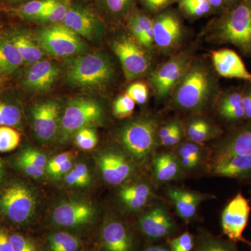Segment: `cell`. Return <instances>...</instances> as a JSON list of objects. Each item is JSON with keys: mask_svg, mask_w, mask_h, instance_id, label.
I'll return each instance as SVG.
<instances>
[{"mask_svg": "<svg viewBox=\"0 0 251 251\" xmlns=\"http://www.w3.org/2000/svg\"><path fill=\"white\" fill-rule=\"evenodd\" d=\"M196 251H239L235 243L214 237H204Z\"/></svg>", "mask_w": 251, "mask_h": 251, "instance_id": "obj_40", "label": "cell"}, {"mask_svg": "<svg viewBox=\"0 0 251 251\" xmlns=\"http://www.w3.org/2000/svg\"><path fill=\"white\" fill-rule=\"evenodd\" d=\"M21 140V133L11 126H0V152L6 153L16 150Z\"/></svg>", "mask_w": 251, "mask_h": 251, "instance_id": "obj_39", "label": "cell"}, {"mask_svg": "<svg viewBox=\"0 0 251 251\" xmlns=\"http://www.w3.org/2000/svg\"><path fill=\"white\" fill-rule=\"evenodd\" d=\"M0 251H14L9 236L3 229H0Z\"/></svg>", "mask_w": 251, "mask_h": 251, "instance_id": "obj_52", "label": "cell"}, {"mask_svg": "<svg viewBox=\"0 0 251 251\" xmlns=\"http://www.w3.org/2000/svg\"><path fill=\"white\" fill-rule=\"evenodd\" d=\"M74 162H75V161H74V158H72L71 159L64 162V163H62L61 166H59L58 168H56L52 173L49 175V176H50L52 179L55 180V181L64 179V176L71 171L73 167L75 165Z\"/></svg>", "mask_w": 251, "mask_h": 251, "instance_id": "obj_49", "label": "cell"}, {"mask_svg": "<svg viewBox=\"0 0 251 251\" xmlns=\"http://www.w3.org/2000/svg\"><path fill=\"white\" fill-rule=\"evenodd\" d=\"M0 25H1V21H0Z\"/></svg>", "mask_w": 251, "mask_h": 251, "instance_id": "obj_61", "label": "cell"}, {"mask_svg": "<svg viewBox=\"0 0 251 251\" xmlns=\"http://www.w3.org/2000/svg\"><path fill=\"white\" fill-rule=\"evenodd\" d=\"M143 251H169L166 247L162 246H154V247H148Z\"/></svg>", "mask_w": 251, "mask_h": 251, "instance_id": "obj_56", "label": "cell"}, {"mask_svg": "<svg viewBox=\"0 0 251 251\" xmlns=\"http://www.w3.org/2000/svg\"><path fill=\"white\" fill-rule=\"evenodd\" d=\"M166 195L174 205L176 214L186 222L194 219L201 203L214 198L213 195L177 187L168 188Z\"/></svg>", "mask_w": 251, "mask_h": 251, "instance_id": "obj_19", "label": "cell"}, {"mask_svg": "<svg viewBox=\"0 0 251 251\" xmlns=\"http://www.w3.org/2000/svg\"><path fill=\"white\" fill-rule=\"evenodd\" d=\"M9 237L14 251H37L34 243L22 234H13Z\"/></svg>", "mask_w": 251, "mask_h": 251, "instance_id": "obj_44", "label": "cell"}, {"mask_svg": "<svg viewBox=\"0 0 251 251\" xmlns=\"http://www.w3.org/2000/svg\"><path fill=\"white\" fill-rule=\"evenodd\" d=\"M230 156H251V123L229 135L218 148L215 158Z\"/></svg>", "mask_w": 251, "mask_h": 251, "instance_id": "obj_25", "label": "cell"}, {"mask_svg": "<svg viewBox=\"0 0 251 251\" xmlns=\"http://www.w3.org/2000/svg\"><path fill=\"white\" fill-rule=\"evenodd\" d=\"M6 175V171H5V167L3 161L0 159V184L2 183Z\"/></svg>", "mask_w": 251, "mask_h": 251, "instance_id": "obj_55", "label": "cell"}, {"mask_svg": "<svg viewBox=\"0 0 251 251\" xmlns=\"http://www.w3.org/2000/svg\"><path fill=\"white\" fill-rule=\"evenodd\" d=\"M62 24L92 42L100 41L106 30L105 21L94 10L72 1Z\"/></svg>", "mask_w": 251, "mask_h": 251, "instance_id": "obj_11", "label": "cell"}, {"mask_svg": "<svg viewBox=\"0 0 251 251\" xmlns=\"http://www.w3.org/2000/svg\"><path fill=\"white\" fill-rule=\"evenodd\" d=\"M34 36L46 53L54 57L81 55L87 51V46L82 37L62 23L39 28Z\"/></svg>", "mask_w": 251, "mask_h": 251, "instance_id": "obj_7", "label": "cell"}, {"mask_svg": "<svg viewBox=\"0 0 251 251\" xmlns=\"http://www.w3.org/2000/svg\"><path fill=\"white\" fill-rule=\"evenodd\" d=\"M126 94L134 100L135 103L143 105L148 99V85L142 82H134L127 88Z\"/></svg>", "mask_w": 251, "mask_h": 251, "instance_id": "obj_42", "label": "cell"}, {"mask_svg": "<svg viewBox=\"0 0 251 251\" xmlns=\"http://www.w3.org/2000/svg\"><path fill=\"white\" fill-rule=\"evenodd\" d=\"M217 112L223 120L232 125H240L246 121L242 89H229L219 94L217 99Z\"/></svg>", "mask_w": 251, "mask_h": 251, "instance_id": "obj_24", "label": "cell"}, {"mask_svg": "<svg viewBox=\"0 0 251 251\" xmlns=\"http://www.w3.org/2000/svg\"><path fill=\"white\" fill-rule=\"evenodd\" d=\"M97 143H98V136H97V132L93 128H91L88 134L77 145V147L81 150L89 151V150H93L97 146Z\"/></svg>", "mask_w": 251, "mask_h": 251, "instance_id": "obj_50", "label": "cell"}, {"mask_svg": "<svg viewBox=\"0 0 251 251\" xmlns=\"http://www.w3.org/2000/svg\"><path fill=\"white\" fill-rule=\"evenodd\" d=\"M74 153H73L72 151H67V152L59 153V154L53 157L52 159L50 160V161L48 162L46 173H47L48 175L50 174L56 168H58V167L61 166L64 162L71 159L72 158H74Z\"/></svg>", "mask_w": 251, "mask_h": 251, "instance_id": "obj_48", "label": "cell"}, {"mask_svg": "<svg viewBox=\"0 0 251 251\" xmlns=\"http://www.w3.org/2000/svg\"><path fill=\"white\" fill-rule=\"evenodd\" d=\"M95 160L102 179L110 186H122L135 174L134 161L120 149H103L96 155Z\"/></svg>", "mask_w": 251, "mask_h": 251, "instance_id": "obj_9", "label": "cell"}, {"mask_svg": "<svg viewBox=\"0 0 251 251\" xmlns=\"http://www.w3.org/2000/svg\"><path fill=\"white\" fill-rule=\"evenodd\" d=\"M177 2L181 12L193 19L204 17L214 11L207 0H177Z\"/></svg>", "mask_w": 251, "mask_h": 251, "instance_id": "obj_37", "label": "cell"}, {"mask_svg": "<svg viewBox=\"0 0 251 251\" xmlns=\"http://www.w3.org/2000/svg\"><path fill=\"white\" fill-rule=\"evenodd\" d=\"M71 1H82V0H71Z\"/></svg>", "mask_w": 251, "mask_h": 251, "instance_id": "obj_59", "label": "cell"}, {"mask_svg": "<svg viewBox=\"0 0 251 251\" xmlns=\"http://www.w3.org/2000/svg\"><path fill=\"white\" fill-rule=\"evenodd\" d=\"M40 204L38 191L25 181L13 180L0 191V216L16 226L33 222Z\"/></svg>", "mask_w": 251, "mask_h": 251, "instance_id": "obj_3", "label": "cell"}, {"mask_svg": "<svg viewBox=\"0 0 251 251\" xmlns=\"http://www.w3.org/2000/svg\"><path fill=\"white\" fill-rule=\"evenodd\" d=\"M49 251H77L80 242L77 237L67 232H54L48 239Z\"/></svg>", "mask_w": 251, "mask_h": 251, "instance_id": "obj_33", "label": "cell"}, {"mask_svg": "<svg viewBox=\"0 0 251 251\" xmlns=\"http://www.w3.org/2000/svg\"><path fill=\"white\" fill-rule=\"evenodd\" d=\"M211 60L220 76L251 82V73L235 51L228 49L213 51Z\"/></svg>", "mask_w": 251, "mask_h": 251, "instance_id": "obj_18", "label": "cell"}, {"mask_svg": "<svg viewBox=\"0 0 251 251\" xmlns=\"http://www.w3.org/2000/svg\"><path fill=\"white\" fill-rule=\"evenodd\" d=\"M177 153L176 156L184 169L193 171L202 163L204 150L201 145L190 141L181 144L178 149Z\"/></svg>", "mask_w": 251, "mask_h": 251, "instance_id": "obj_31", "label": "cell"}, {"mask_svg": "<svg viewBox=\"0 0 251 251\" xmlns=\"http://www.w3.org/2000/svg\"><path fill=\"white\" fill-rule=\"evenodd\" d=\"M59 69L54 63L46 59L31 64L21 80V85L26 90L41 93L49 90L59 77Z\"/></svg>", "mask_w": 251, "mask_h": 251, "instance_id": "obj_16", "label": "cell"}, {"mask_svg": "<svg viewBox=\"0 0 251 251\" xmlns=\"http://www.w3.org/2000/svg\"><path fill=\"white\" fill-rule=\"evenodd\" d=\"M62 115L57 100L49 99L35 104L30 110V120L36 139L43 143L57 140Z\"/></svg>", "mask_w": 251, "mask_h": 251, "instance_id": "obj_13", "label": "cell"}, {"mask_svg": "<svg viewBox=\"0 0 251 251\" xmlns=\"http://www.w3.org/2000/svg\"><path fill=\"white\" fill-rule=\"evenodd\" d=\"M135 102L128 94L121 96L113 104L114 116L118 119H125L131 116L134 112Z\"/></svg>", "mask_w": 251, "mask_h": 251, "instance_id": "obj_41", "label": "cell"}, {"mask_svg": "<svg viewBox=\"0 0 251 251\" xmlns=\"http://www.w3.org/2000/svg\"><path fill=\"white\" fill-rule=\"evenodd\" d=\"M171 251H191L194 247V238L189 232H184L170 242Z\"/></svg>", "mask_w": 251, "mask_h": 251, "instance_id": "obj_43", "label": "cell"}, {"mask_svg": "<svg viewBox=\"0 0 251 251\" xmlns=\"http://www.w3.org/2000/svg\"><path fill=\"white\" fill-rule=\"evenodd\" d=\"M100 240L105 251H132L131 234L122 221L109 219L103 224Z\"/></svg>", "mask_w": 251, "mask_h": 251, "instance_id": "obj_22", "label": "cell"}, {"mask_svg": "<svg viewBox=\"0 0 251 251\" xmlns=\"http://www.w3.org/2000/svg\"><path fill=\"white\" fill-rule=\"evenodd\" d=\"M1 82H2V79H1V77H0V85H1Z\"/></svg>", "mask_w": 251, "mask_h": 251, "instance_id": "obj_58", "label": "cell"}, {"mask_svg": "<svg viewBox=\"0 0 251 251\" xmlns=\"http://www.w3.org/2000/svg\"><path fill=\"white\" fill-rule=\"evenodd\" d=\"M21 105L10 100L0 99V126L15 127L21 125L23 120Z\"/></svg>", "mask_w": 251, "mask_h": 251, "instance_id": "obj_35", "label": "cell"}, {"mask_svg": "<svg viewBox=\"0 0 251 251\" xmlns=\"http://www.w3.org/2000/svg\"><path fill=\"white\" fill-rule=\"evenodd\" d=\"M115 75L110 59L101 53L81 54L67 72L69 85L82 88H100L111 82Z\"/></svg>", "mask_w": 251, "mask_h": 251, "instance_id": "obj_6", "label": "cell"}, {"mask_svg": "<svg viewBox=\"0 0 251 251\" xmlns=\"http://www.w3.org/2000/svg\"><path fill=\"white\" fill-rule=\"evenodd\" d=\"M222 133L223 130L219 127L201 117L190 120L186 128V135L190 141L199 145L218 138Z\"/></svg>", "mask_w": 251, "mask_h": 251, "instance_id": "obj_28", "label": "cell"}, {"mask_svg": "<svg viewBox=\"0 0 251 251\" xmlns=\"http://www.w3.org/2000/svg\"><path fill=\"white\" fill-rule=\"evenodd\" d=\"M211 173L216 176L251 181V156H230L215 158Z\"/></svg>", "mask_w": 251, "mask_h": 251, "instance_id": "obj_23", "label": "cell"}, {"mask_svg": "<svg viewBox=\"0 0 251 251\" xmlns=\"http://www.w3.org/2000/svg\"><path fill=\"white\" fill-rule=\"evenodd\" d=\"M158 130L159 122L155 117H137L120 128L118 140L135 164L143 165L154 154L160 143Z\"/></svg>", "mask_w": 251, "mask_h": 251, "instance_id": "obj_4", "label": "cell"}, {"mask_svg": "<svg viewBox=\"0 0 251 251\" xmlns=\"http://www.w3.org/2000/svg\"><path fill=\"white\" fill-rule=\"evenodd\" d=\"M240 1L241 0H226V6H227V9H230V8H232V6L237 4V3H239Z\"/></svg>", "mask_w": 251, "mask_h": 251, "instance_id": "obj_57", "label": "cell"}, {"mask_svg": "<svg viewBox=\"0 0 251 251\" xmlns=\"http://www.w3.org/2000/svg\"><path fill=\"white\" fill-rule=\"evenodd\" d=\"M184 25L179 15L166 9L153 18V44L162 52H169L179 45Z\"/></svg>", "mask_w": 251, "mask_h": 251, "instance_id": "obj_15", "label": "cell"}, {"mask_svg": "<svg viewBox=\"0 0 251 251\" xmlns=\"http://www.w3.org/2000/svg\"><path fill=\"white\" fill-rule=\"evenodd\" d=\"M92 180L90 168L85 163L74 165L71 171L64 178L66 186L74 188L88 187L92 184Z\"/></svg>", "mask_w": 251, "mask_h": 251, "instance_id": "obj_34", "label": "cell"}, {"mask_svg": "<svg viewBox=\"0 0 251 251\" xmlns=\"http://www.w3.org/2000/svg\"><path fill=\"white\" fill-rule=\"evenodd\" d=\"M29 1L31 0H0V8L11 9Z\"/></svg>", "mask_w": 251, "mask_h": 251, "instance_id": "obj_53", "label": "cell"}, {"mask_svg": "<svg viewBox=\"0 0 251 251\" xmlns=\"http://www.w3.org/2000/svg\"><path fill=\"white\" fill-rule=\"evenodd\" d=\"M210 36L219 44L235 46L251 58V0H241L211 23Z\"/></svg>", "mask_w": 251, "mask_h": 251, "instance_id": "obj_2", "label": "cell"}, {"mask_svg": "<svg viewBox=\"0 0 251 251\" xmlns=\"http://www.w3.org/2000/svg\"><path fill=\"white\" fill-rule=\"evenodd\" d=\"M112 49L121 63L126 79L131 81L143 76L151 66L148 50L131 35L122 34L112 41Z\"/></svg>", "mask_w": 251, "mask_h": 251, "instance_id": "obj_8", "label": "cell"}, {"mask_svg": "<svg viewBox=\"0 0 251 251\" xmlns=\"http://www.w3.org/2000/svg\"><path fill=\"white\" fill-rule=\"evenodd\" d=\"M189 54L173 56L150 75V81L157 99H166L175 90L191 63Z\"/></svg>", "mask_w": 251, "mask_h": 251, "instance_id": "obj_14", "label": "cell"}, {"mask_svg": "<svg viewBox=\"0 0 251 251\" xmlns=\"http://www.w3.org/2000/svg\"><path fill=\"white\" fill-rule=\"evenodd\" d=\"M139 226L147 237L160 239L174 232L175 223L164 206L157 204L140 217Z\"/></svg>", "mask_w": 251, "mask_h": 251, "instance_id": "obj_17", "label": "cell"}, {"mask_svg": "<svg viewBox=\"0 0 251 251\" xmlns=\"http://www.w3.org/2000/svg\"><path fill=\"white\" fill-rule=\"evenodd\" d=\"M251 210L250 201L239 191L225 206L221 214L223 232L229 241L243 242L251 246V242L244 237V232L249 222Z\"/></svg>", "mask_w": 251, "mask_h": 251, "instance_id": "obj_12", "label": "cell"}, {"mask_svg": "<svg viewBox=\"0 0 251 251\" xmlns=\"http://www.w3.org/2000/svg\"><path fill=\"white\" fill-rule=\"evenodd\" d=\"M173 95V103L180 110L202 112L217 100L219 84L209 67L201 60H191Z\"/></svg>", "mask_w": 251, "mask_h": 251, "instance_id": "obj_1", "label": "cell"}, {"mask_svg": "<svg viewBox=\"0 0 251 251\" xmlns=\"http://www.w3.org/2000/svg\"><path fill=\"white\" fill-rule=\"evenodd\" d=\"M176 121H172L168 122L166 125H163L158 130V138H159V142L161 143L163 140L166 139L167 137L171 134V132L174 129L175 125H176Z\"/></svg>", "mask_w": 251, "mask_h": 251, "instance_id": "obj_51", "label": "cell"}, {"mask_svg": "<svg viewBox=\"0 0 251 251\" xmlns=\"http://www.w3.org/2000/svg\"><path fill=\"white\" fill-rule=\"evenodd\" d=\"M183 129L179 122H176L174 129L171 132V134L168 135L166 139L161 142L163 146L166 148H173L181 143L182 140Z\"/></svg>", "mask_w": 251, "mask_h": 251, "instance_id": "obj_46", "label": "cell"}, {"mask_svg": "<svg viewBox=\"0 0 251 251\" xmlns=\"http://www.w3.org/2000/svg\"><path fill=\"white\" fill-rule=\"evenodd\" d=\"M24 63L23 57L9 40L0 36V75H9Z\"/></svg>", "mask_w": 251, "mask_h": 251, "instance_id": "obj_29", "label": "cell"}, {"mask_svg": "<svg viewBox=\"0 0 251 251\" xmlns=\"http://www.w3.org/2000/svg\"><path fill=\"white\" fill-rule=\"evenodd\" d=\"M105 111L101 104L93 99L78 97L71 99L63 110L57 140L68 143L78 130L101 125Z\"/></svg>", "mask_w": 251, "mask_h": 251, "instance_id": "obj_5", "label": "cell"}, {"mask_svg": "<svg viewBox=\"0 0 251 251\" xmlns=\"http://www.w3.org/2000/svg\"><path fill=\"white\" fill-rule=\"evenodd\" d=\"M144 7L150 14H158L177 0H140Z\"/></svg>", "mask_w": 251, "mask_h": 251, "instance_id": "obj_45", "label": "cell"}, {"mask_svg": "<svg viewBox=\"0 0 251 251\" xmlns=\"http://www.w3.org/2000/svg\"><path fill=\"white\" fill-rule=\"evenodd\" d=\"M48 162L47 156L43 151L27 147L18 153L15 166L27 176L40 179L45 174Z\"/></svg>", "mask_w": 251, "mask_h": 251, "instance_id": "obj_27", "label": "cell"}, {"mask_svg": "<svg viewBox=\"0 0 251 251\" xmlns=\"http://www.w3.org/2000/svg\"><path fill=\"white\" fill-rule=\"evenodd\" d=\"M153 196V188L148 183L135 181L122 184L117 198L119 202L126 210L135 212L142 210Z\"/></svg>", "mask_w": 251, "mask_h": 251, "instance_id": "obj_21", "label": "cell"}, {"mask_svg": "<svg viewBox=\"0 0 251 251\" xmlns=\"http://www.w3.org/2000/svg\"><path fill=\"white\" fill-rule=\"evenodd\" d=\"M250 202H251V201H250Z\"/></svg>", "mask_w": 251, "mask_h": 251, "instance_id": "obj_60", "label": "cell"}, {"mask_svg": "<svg viewBox=\"0 0 251 251\" xmlns=\"http://www.w3.org/2000/svg\"><path fill=\"white\" fill-rule=\"evenodd\" d=\"M213 11H221L222 13L227 9L226 0H207Z\"/></svg>", "mask_w": 251, "mask_h": 251, "instance_id": "obj_54", "label": "cell"}, {"mask_svg": "<svg viewBox=\"0 0 251 251\" xmlns=\"http://www.w3.org/2000/svg\"><path fill=\"white\" fill-rule=\"evenodd\" d=\"M57 0H31L10 9L23 21L37 23L39 18L52 7Z\"/></svg>", "mask_w": 251, "mask_h": 251, "instance_id": "obj_30", "label": "cell"}, {"mask_svg": "<svg viewBox=\"0 0 251 251\" xmlns=\"http://www.w3.org/2000/svg\"><path fill=\"white\" fill-rule=\"evenodd\" d=\"M18 50L24 62L34 64L41 60L45 54L29 29L23 27H13L6 29L3 34Z\"/></svg>", "mask_w": 251, "mask_h": 251, "instance_id": "obj_20", "label": "cell"}, {"mask_svg": "<svg viewBox=\"0 0 251 251\" xmlns=\"http://www.w3.org/2000/svg\"><path fill=\"white\" fill-rule=\"evenodd\" d=\"M97 215V208L90 201L71 198L63 200L54 206L51 220L58 227L81 229L93 224Z\"/></svg>", "mask_w": 251, "mask_h": 251, "instance_id": "obj_10", "label": "cell"}, {"mask_svg": "<svg viewBox=\"0 0 251 251\" xmlns=\"http://www.w3.org/2000/svg\"><path fill=\"white\" fill-rule=\"evenodd\" d=\"M242 92L245 120L251 123V82H247L244 88L242 89Z\"/></svg>", "mask_w": 251, "mask_h": 251, "instance_id": "obj_47", "label": "cell"}, {"mask_svg": "<svg viewBox=\"0 0 251 251\" xmlns=\"http://www.w3.org/2000/svg\"><path fill=\"white\" fill-rule=\"evenodd\" d=\"M151 168L153 179L158 183L170 182L179 179L184 170L178 156L171 153H154Z\"/></svg>", "mask_w": 251, "mask_h": 251, "instance_id": "obj_26", "label": "cell"}, {"mask_svg": "<svg viewBox=\"0 0 251 251\" xmlns=\"http://www.w3.org/2000/svg\"><path fill=\"white\" fill-rule=\"evenodd\" d=\"M71 4V0H57L52 7L42 15L37 23L44 25L62 23L67 16Z\"/></svg>", "mask_w": 251, "mask_h": 251, "instance_id": "obj_38", "label": "cell"}, {"mask_svg": "<svg viewBox=\"0 0 251 251\" xmlns=\"http://www.w3.org/2000/svg\"><path fill=\"white\" fill-rule=\"evenodd\" d=\"M135 0H100L104 12L114 19H127L134 9Z\"/></svg>", "mask_w": 251, "mask_h": 251, "instance_id": "obj_36", "label": "cell"}, {"mask_svg": "<svg viewBox=\"0 0 251 251\" xmlns=\"http://www.w3.org/2000/svg\"><path fill=\"white\" fill-rule=\"evenodd\" d=\"M138 24L143 36L142 46L147 50H151L153 45V19L145 11L134 9L129 14Z\"/></svg>", "mask_w": 251, "mask_h": 251, "instance_id": "obj_32", "label": "cell"}]
</instances>
